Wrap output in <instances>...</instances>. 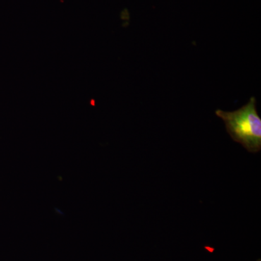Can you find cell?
I'll return each instance as SVG.
<instances>
[{
    "label": "cell",
    "mask_w": 261,
    "mask_h": 261,
    "mask_svg": "<svg viewBox=\"0 0 261 261\" xmlns=\"http://www.w3.org/2000/svg\"><path fill=\"white\" fill-rule=\"evenodd\" d=\"M216 115L224 121L228 135L234 142L241 144L248 152L261 150V118L257 114L256 99L254 97L243 107L226 112L218 109Z\"/></svg>",
    "instance_id": "cell-1"
}]
</instances>
